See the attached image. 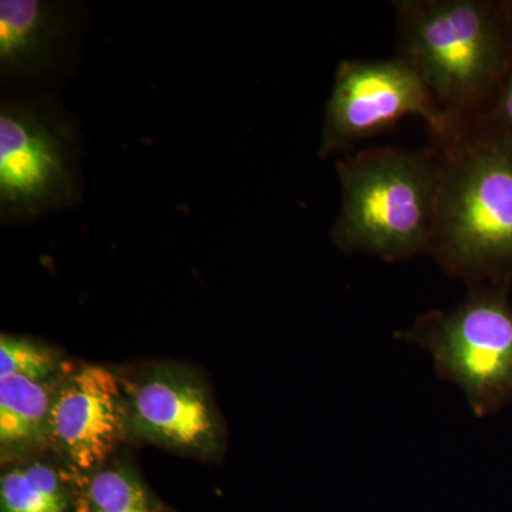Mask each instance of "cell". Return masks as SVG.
I'll list each match as a JSON object with an SVG mask.
<instances>
[{
    "label": "cell",
    "instance_id": "obj_1",
    "mask_svg": "<svg viewBox=\"0 0 512 512\" xmlns=\"http://www.w3.org/2000/svg\"><path fill=\"white\" fill-rule=\"evenodd\" d=\"M439 197L429 255L468 286L512 282V140L487 120L436 141Z\"/></svg>",
    "mask_w": 512,
    "mask_h": 512
},
{
    "label": "cell",
    "instance_id": "obj_2",
    "mask_svg": "<svg viewBox=\"0 0 512 512\" xmlns=\"http://www.w3.org/2000/svg\"><path fill=\"white\" fill-rule=\"evenodd\" d=\"M397 56L410 64L453 131L483 120L512 57L503 3L397 0Z\"/></svg>",
    "mask_w": 512,
    "mask_h": 512
},
{
    "label": "cell",
    "instance_id": "obj_3",
    "mask_svg": "<svg viewBox=\"0 0 512 512\" xmlns=\"http://www.w3.org/2000/svg\"><path fill=\"white\" fill-rule=\"evenodd\" d=\"M340 208L333 245L345 254L400 262L429 254L440 160L436 147H375L336 163Z\"/></svg>",
    "mask_w": 512,
    "mask_h": 512
},
{
    "label": "cell",
    "instance_id": "obj_4",
    "mask_svg": "<svg viewBox=\"0 0 512 512\" xmlns=\"http://www.w3.org/2000/svg\"><path fill=\"white\" fill-rule=\"evenodd\" d=\"M510 286H470L466 301L450 311L424 313L397 339L433 357L437 375L456 384L477 417L512 403V303Z\"/></svg>",
    "mask_w": 512,
    "mask_h": 512
},
{
    "label": "cell",
    "instance_id": "obj_5",
    "mask_svg": "<svg viewBox=\"0 0 512 512\" xmlns=\"http://www.w3.org/2000/svg\"><path fill=\"white\" fill-rule=\"evenodd\" d=\"M126 399L131 439L215 463L227 448V426L207 379L174 360L116 369Z\"/></svg>",
    "mask_w": 512,
    "mask_h": 512
},
{
    "label": "cell",
    "instance_id": "obj_6",
    "mask_svg": "<svg viewBox=\"0 0 512 512\" xmlns=\"http://www.w3.org/2000/svg\"><path fill=\"white\" fill-rule=\"evenodd\" d=\"M406 117L426 121L436 141L453 133L419 73L399 56L342 60L326 103L319 156L348 153Z\"/></svg>",
    "mask_w": 512,
    "mask_h": 512
},
{
    "label": "cell",
    "instance_id": "obj_7",
    "mask_svg": "<svg viewBox=\"0 0 512 512\" xmlns=\"http://www.w3.org/2000/svg\"><path fill=\"white\" fill-rule=\"evenodd\" d=\"M74 136L52 111L6 104L0 111L3 221L36 220L79 200Z\"/></svg>",
    "mask_w": 512,
    "mask_h": 512
},
{
    "label": "cell",
    "instance_id": "obj_8",
    "mask_svg": "<svg viewBox=\"0 0 512 512\" xmlns=\"http://www.w3.org/2000/svg\"><path fill=\"white\" fill-rule=\"evenodd\" d=\"M130 441L127 404L116 369L76 363L56 387L49 453L82 478L124 451Z\"/></svg>",
    "mask_w": 512,
    "mask_h": 512
},
{
    "label": "cell",
    "instance_id": "obj_9",
    "mask_svg": "<svg viewBox=\"0 0 512 512\" xmlns=\"http://www.w3.org/2000/svg\"><path fill=\"white\" fill-rule=\"evenodd\" d=\"M64 377V376H63ZM55 382L0 377V461L2 466L49 453Z\"/></svg>",
    "mask_w": 512,
    "mask_h": 512
},
{
    "label": "cell",
    "instance_id": "obj_10",
    "mask_svg": "<svg viewBox=\"0 0 512 512\" xmlns=\"http://www.w3.org/2000/svg\"><path fill=\"white\" fill-rule=\"evenodd\" d=\"M55 6L37 0L0 2V66L5 76L42 72L62 37Z\"/></svg>",
    "mask_w": 512,
    "mask_h": 512
},
{
    "label": "cell",
    "instance_id": "obj_11",
    "mask_svg": "<svg viewBox=\"0 0 512 512\" xmlns=\"http://www.w3.org/2000/svg\"><path fill=\"white\" fill-rule=\"evenodd\" d=\"M80 478L50 453L3 466L0 512H77Z\"/></svg>",
    "mask_w": 512,
    "mask_h": 512
},
{
    "label": "cell",
    "instance_id": "obj_12",
    "mask_svg": "<svg viewBox=\"0 0 512 512\" xmlns=\"http://www.w3.org/2000/svg\"><path fill=\"white\" fill-rule=\"evenodd\" d=\"M77 512H180L164 503L124 451L80 478Z\"/></svg>",
    "mask_w": 512,
    "mask_h": 512
},
{
    "label": "cell",
    "instance_id": "obj_13",
    "mask_svg": "<svg viewBox=\"0 0 512 512\" xmlns=\"http://www.w3.org/2000/svg\"><path fill=\"white\" fill-rule=\"evenodd\" d=\"M76 363L62 350L28 336L8 335L0 338V377L20 376L35 382L62 379Z\"/></svg>",
    "mask_w": 512,
    "mask_h": 512
},
{
    "label": "cell",
    "instance_id": "obj_14",
    "mask_svg": "<svg viewBox=\"0 0 512 512\" xmlns=\"http://www.w3.org/2000/svg\"><path fill=\"white\" fill-rule=\"evenodd\" d=\"M484 120L512 140V57Z\"/></svg>",
    "mask_w": 512,
    "mask_h": 512
},
{
    "label": "cell",
    "instance_id": "obj_15",
    "mask_svg": "<svg viewBox=\"0 0 512 512\" xmlns=\"http://www.w3.org/2000/svg\"><path fill=\"white\" fill-rule=\"evenodd\" d=\"M505 12H507L508 18H510L512 23V2L503 3Z\"/></svg>",
    "mask_w": 512,
    "mask_h": 512
}]
</instances>
